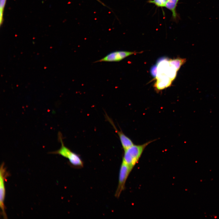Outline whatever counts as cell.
Returning a JSON list of instances; mask_svg holds the SVG:
<instances>
[{"instance_id":"cell-11","label":"cell","mask_w":219,"mask_h":219,"mask_svg":"<svg viewBox=\"0 0 219 219\" xmlns=\"http://www.w3.org/2000/svg\"><path fill=\"white\" fill-rule=\"evenodd\" d=\"M158 65H155L153 66L151 69V73L154 77H156L157 75Z\"/></svg>"},{"instance_id":"cell-8","label":"cell","mask_w":219,"mask_h":219,"mask_svg":"<svg viewBox=\"0 0 219 219\" xmlns=\"http://www.w3.org/2000/svg\"><path fill=\"white\" fill-rule=\"evenodd\" d=\"M179 0H167L165 6V7L171 12L172 17L175 20H177L179 17L176 12V8Z\"/></svg>"},{"instance_id":"cell-5","label":"cell","mask_w":219,"mask_h":219,"mask_svg":"<svg viewBox=\"0 0 219 219\" xmlns=\"http://www.w3.org/2000/svg\"><path fill=\"white\" fill-rule=\"evenodd\" d=\"M134 52L125 51H116L111 52L105 56L95 62H118L131 55L137 53Z\"/></svg>"},{"instance_id":"cell-4","label":"cell","mask_w":219,"mask_h":219,"mask_svg":"<svg viewBox=\"0 0 219 219\" xmlns=\"http://www.w3.org/2000/svg\"><path fill=\"white\" fill-rule=\"evenodd\" d=\"M132 169L127 164L122 161L119 173L118 185L115 195L117 198H119L124 189L126 181Z\"/></svg>"},{"instance_id":"cell-6","label":"cell","mask_w":219,"mask_h":219,"mask_svg":"<svg viewBox=\"0 0 219 219\" xmlns=\"http://www.w3.org/2000/svg\"><path fill=\"white\" fill-rule=\"evenodd\" d=\"M114 127L116 132L117 134L123 150H125L134 144L131 139L121 131H119L114 124L113 122L109 118L107 119Z\"/></svg>"},{"instance_id":"cell-13","label":"cell","mask_w":219,"mask_h":219,"mask_svg":"<svg viewBox=\"0 0 219 219\" xmlns=\"http://www.w3.org/2000/svg\"><path fill=\"white\" fill-rule=\"evenodd\" d=\"M102 4L104 6H106L103 2H102L100 0H96Z\"/></svg>"},{"instance_id":"cell-1","label":"cell","mask_w":219,"mask_h":219,"mask_svg":"<svg viewBox=\"0 0 219 219\" xmlns=\"http://www.w3.org/2000/svg\"><path fill=\"white\" fill-rule=\"evenodd\" d=\"M155 140L150 141L141 144H134L124 150L122 161L132 169L138 162L146 147Z\"/></svg>"},{"instance_id":"cell-9","label":"cell","mask_w":219,"mask_h":219,"mask_svg":"<svg viewBox=\"0 0 219 219\" xmlns=\"http://www.w3.org/2000/svg\"><path fill=\"white\" fill-rule=\"evenodd\" d=\"M186 61V59L179 57L169 60L170 65L174 67L177 71L179 70L181 67L185 63Z\"/></svg>"},{"instance_id":"cell-12","label":"cell","mask_w":219,"mask_h":219,"mask_svg":"<svg viewBox=\"0 0 219 219\" xmlns=\"http://www.w3.org/2000/svg\"><path fill=\"white\" fill-rule=\"evenodd\" d=\"M7 0H0V13L3 14Z\"/></svg>"},{"instance_id":"cell-2","label":"cell","mask_w":219,"mask_h":219,"mask_svg":"<svg viewBox=\"0 0 219 219\" xmlns=\"http://www.w3.org/2000/svg\"><path fill=\"white\" fill-rule=\"evenodd\" d=\"M61 134L59 133L58 138L61 143V147L58 150L50 152L51 154H58L67 158L71 165L73 167L80 168L83 167V162L80 156L73 152L64 144Z\"/></svg>"},{"instance_id":"cell-3","label":"cell","mask_w":219,"mask_h":219,"mask_svg":"<svg viewBox=\"0 0 219 219\" xmlns=\"http://www.w3.org/2000/svg\"><path fill=\"white\" fill-rule=\"evenodd\" d=\"M4 165V163H2L0 169V207L2 216L4 218L7 219V217L5 211L4 203L5 196V181L9 175Z\"/></svg>"},{"instance_id":"cell-10","label":"cell","mask_w":219,"mask_h":219,"mask_svg":"<svg viewBox=\"0 0 219 219\" xmlns=\"http://www.w3.org/2000/svg\"><path fill=\"white\" fill-rule=\"evenodd\" d=\"M167 0H149V3L153 4L158 7H165V5Z\"/></svg>"},{"instance_id":"cell-7","label":"cell","mask_w":219,"mask_h":219,"mask_svg":"<svg viewBox=\"0 0 219 219\" xmlns=\"http://www.w3.org/2000/svg\"><path fill=\"white\" fill-rule=\"evenodd\" d=\"M157 78V80L155 87L158 91L162 90L169 86L172 81L167 76H162Z\"/></svg>"}]
</instances>
